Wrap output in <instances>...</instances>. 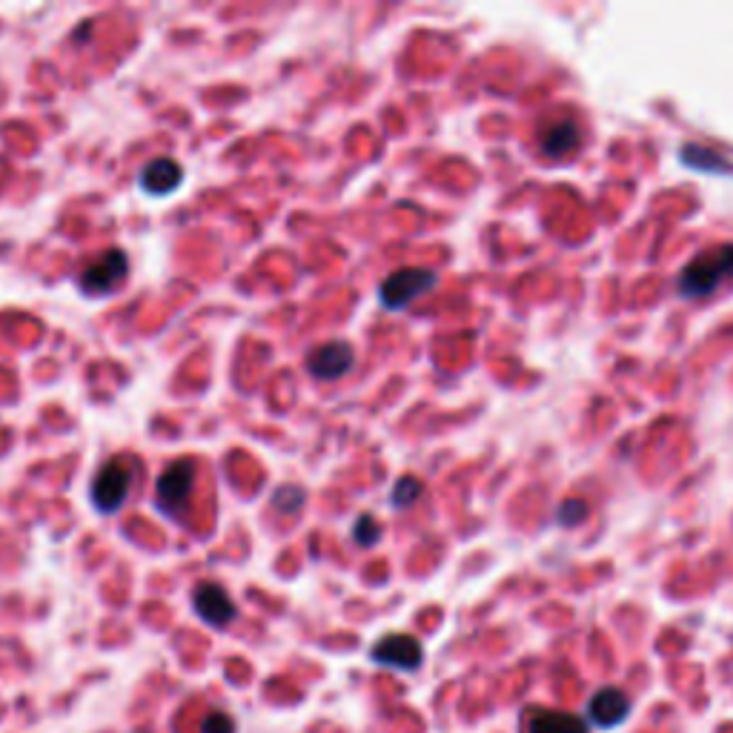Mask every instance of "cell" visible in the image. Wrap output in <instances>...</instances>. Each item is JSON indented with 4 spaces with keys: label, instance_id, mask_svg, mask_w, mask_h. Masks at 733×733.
Returning a JSON list of instances; mask_svg holds the SVG:
<instances>
[{
    "label": "cell",
    "instance_id": "2e32d148",
    "mask_svg": "<svg viewBox=\"0 0 733 733\" xmlns=\"http://www.w3.org/2000/svg\"><path fill=\"white\" fill-rule=\"evenodd\" d=\"M201 733H238V727H235V720L230 713L212 711L201 722Z\"/></svg>",
    "mask_w": 733,
    "mask_h": 733
},
{
    "label": "cell",
    "instance_id": "8fae6325",
    "mask_svg": "<svg viewBox=\"0 0 733 733\" xmlns=\"http://www.w3.org/2000/svg\"><path fill=\"white\" fill-rule=\"evenodd\" d=\"M539 144H542L544 156H550V158L567 156V152L576 149V144H578L576 120H571V118L548 120V124L542 127V132H539Z\"/></svg>",
    "mask_w": 733,
    "mask_h": 733
},
{
    "label": "cell",
    "instance_id": "52a82bcc",
    "mask_svg": "<svg viewBox=\"0 0 733 733\" xmlns=\"http://www.w3.org/2000/svg\"><path fill=\"white\" fill-rule=\"evenodd\" d=\"M192 607H195V614L210 628H226L238 616V607L230 599V593L221 585H215V582H201L192 591Z\"/></svg>",
    "mask_w": 733,
    "mask_h": 733
},
{
    "label": "cell",
    "instance_id": "8992f818",
    "mask_svg": "<svg viewBox=\"0 0 733 733\" xmlns=\"http://www.w3.org/2000/svg\"><path fill=\"white\" fill-rule=\"evenodd\" d=\"M129 273V258L120 249H109L95 264L81 273V289L86 296H100V293H113Z\"/></svg>",
    "mask_w": 733,
    "mask_h": 733
},
{
    "label": "cell",
    "instance_id": "4fadbf2b",
    "mask_svg": "<svg viewBox=\"0 0 733 733\" xmlns=\"http://www.w3.org/2000/svg\"><path fill=\"white\" fill-rule=\"evenodd\" d=\"M422 493H424L422 481L413 479V476H404V479L395 481L393 496H390V499H393V508H410V504H416V499Z\"/></svg>",
    "mask_w": 733,
    "mask_h": 733
},
{
    "label": "cell",
    "instance_id": "6da1fadb",
    "mask_svg": "<svg viewBox=\"0 0 733 733\" xmlns=\"http://www.w3.org/2000/svg\"><path fill=\"white\" fill-rule=\"evenodd\" d=\"M733 275V244H722L697 255L679 275V293L684 298H702Z\"/></svg>",
    "mask_w": 733,
    "mask_h": 733
},
{
    "label": "cell",
    "instance_id": "277c9868",
    "mask_svg": "<svg viewBox=\"0 0 733 733\" xmlns=\"http://www.w3.org/2000/svg\"><path fill=\"white\" fill-rule=\"evenodd\" d=\"M373 662L381 668H393L404 670V673H413V670L422 668L424 662V648L416 636L410 634H390L384 639H379L370 650Z\"/></svg>",
    "mask_w": 733,
    "mask_h": 733
},
{
    "label": "cell",
    "instance_id": "ba28073f",
    "mask_svg": "<svg viewBox=\"0 0 733 733\" xmlns=\"http://www.w3.org/2000/svg\"><path fill=\"white\" fill-rule=\"evenodd\" d=\"M355 353L347 341H327L307 355V373L318 381H336L350 373Z\"/></svg>",
    "mask_w": 733,
    "mask_h": 733
},
{
    "label": "cell",
    "instance_id": "30bf717a",
    "mask_svg": "<svg viewBox=\"0 0 733 733\" xmlns=\"http://www.w3.org/2000/svg\"><path fill=\"white\" fill-rule=\"evenodd\" d=\"M183 181V167L172 158H156L152 163H147L138 176L141 190L149 195H170L172 190H178V183Z\"/></svg>",
    "mask_w": 733,
    "mask_h": 733
},
{
    "label": "cell",
    "instance_id": "9c48e42d",
    "mask_svg": "<svg viewBox=\"0 0 733 733\" xmlns=\"http://www.w3.org/2000/svg\"><path fill=\"white\" fill-rule=\"evenodd\" d=\"M630 713V699L628 693L619 691V688H602V691L593 693L591 705H587V722L596 727H616L619 722L628 720Z\"/></svg>",
    "mask_w": 733,
    "mask_h": 733
},
{
    "label": "cell",
    "instance_id": "3957f363",
    "mask_svg": "<svg viewBox=\"0 0 733 733\" xmlns=\"http://www.w3.org/2000/svg\"><path fill=\"white\" fill-rule=\"evenodd\" d=\"M433 287H436V273H431V269H395L393 275H387V278L381 281L379 298L387 310H404V307H410L418 296L431 293Z\"/></svg>",
    "mask_w": 733,
    "mask_h": 733
},
{
    "label": "cell",
    "instance_id": "5bb4252c",
    "mask_svg": "<svg viewBox=\"0 0 733 733\" xmlns=\"http://www.w3.org/2000/svg\"><path fill=\"white\" fill-rule=\"evenodd\" d=\"M301 504H304L301 487H281V490L273 496V508L278 510V513H298Z\"/></svg>",
    "mask_w": 733,
    "mask_h": 733
},
{
    "label": "cell",
    "instance_id": "9a60e30c",
    "mask_svg": "<svg viewBox=\"0 0 733 733\" xmlns=\"http://www.w3.org/2000/svg\"><path fill=\"white\" fill-rule=\"evenodd\" d=\"M353 539L361 544V548H373V544L379 542V524H375L373 516L361 513L359 519H355Z\"/></svg>",
    "mask_w": 733,
    "mask_h": 733
},
{
    "label": "cell",
    "instance_id": "7c38bea8",
    "mask_svg": "<svg viewBox=\"0 0 733 733\" xmlns=\"http://www.w3.org/2000/svg\"><path fill=\"white\" fill-rule=\"evenodd\" d=\"M524 733H591V727L573 713L533 711L524 722Z\"/></svg>",
    "mask_w": 733,
    "mask_h": 733
},
{
    "label": "cell",
    "instance_id": "5b68a950",
    "mask_svg": "<svg viewBox=\"0 0 733 733\" xmlns=\"http://www.w3.org/2000/svg\"><path fill=\"white\" fill-rule=\"evenodd\" d=\"M195 487V461L178 458L158 476V501L163 510H181Z\"/></svg>",
    "mask_w": 733,
    "mask_h": 733
},
{
    "label": "cell",
    "instance_id": "e0dca14e",
    "mask_svg": "<svg viewBox=\"0 0 733 733\" xmlns=\"http://www.w3.org/2000/svg\"><path fill=\"white\" fill-rule=\"evenodd\" d=\"M585 516H587L585 501L573 499V501H564V504H562V510H559V522H562L564 528H573V524L582 522Z\"/></svg>",
    "mask_w": 733,
    "mask_h": 733
},
{
    "label": "cell",
    "instance_id": "7a4b0ae2",
    "mask_svg": "<svg viewBox=\"0 0 733 733\" xmlns=\"http://www.w3.org/2000/svg\"><path fill=\"white\" fill-rule=\"evenodd\" d=\"M135 461L127 456L109 458L92 479V501L100 513H118L120 504L132 493Z\"/></svg>",
    "mask_w": 733,
    "mask_h": 733
}]
</instances>
